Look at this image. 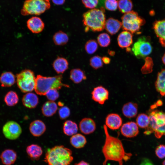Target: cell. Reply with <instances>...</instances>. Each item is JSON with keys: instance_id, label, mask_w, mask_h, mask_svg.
<instances>
[{"instance_id": "cell-37", "label": "cell", "mask_w": 165, "mask_h": 165, "mask_svg": "<svg viewBox=\"0 0 165 165\" xmlns=\"http://www.w3.org/2000/svg\"><path fill=\"white\" fill-rule=\"evenodd\" d=\"M90 64L92 68L97 69L103 67V62L102 57L98 55L92 57L90 60Z\"/></svg>"}, {"instance_id": "cell-15", "label": "cell", "mask_w": 165, "mask_h": 165, "mask_svg": "<svg viewBox=\"0 0 165 165\" xmlns=\"http://www.w3.org/2000/svg\"><path fill=\"white\" fill-rule=\"evenodd\" d=\"M153 29L161 45L165 47V19L155 21Z\"/></svg>"}, {"instance_id": "cell-22", "label": "cell", "mask_w": 165, "mask_h": 165, "mask_svg": "<svg viewBox=\"0 0 165 165\" xmlns=\"http://www.w3.org/2000/svg\"><path fill=\"white\" fill-rule=\"evenodd\" d=\"M22 102L24 105L28 108H34L38 104V98L34 93H27L23 96Z\"/></svg>"}, {"instance_id": "cell-19", "label": "cell", "mask_w": 165, "mask_h": 165, "mask_svg": "<svg viewBox=\"0 0 165 165\" xmlns=\"http://www.w3.org/2000/svg\"><path fill=\"white\" fill-rule=\"evenodd\" d=\"M122 25V23L119 20L110 18L106 20L105 28L109 34L113 35L119 31Z\"/></svg>"}, {"instance_id": "cell-29", "label": "cell", "mask_w": 165, "mask_h": 165, "mask_svg": "<svg viewBox=\"0 0 165 165\" xmlns=\"http://www.w3.org/2000/svg\"><path fill=\"white\" fill-rule=\"evenodd\" d=\"M70 79L74 83L78 84L86 79L83 71L79 68L72 69L70 72Z\"/></svg>"}, {"instance_id": "cell-39", "label": "cell", "mask_w": 165, "mask_h": 165, "mask_svg": "<svg viewBox=\"0 0 165 165\" xmlns=\"http://www.w3.org/2000/svg\"><path fill=\"white\" fill-rule=\"evenodd\" d=\"M57 90L56 89H50L48 91L45 95L50 101H55L59 96Z\"/></svg>"}, {"instance_id": "cell-48", "label": "cell", "mask_w": 165, "mask_h": 165, "mask_svg": "<svg viewBox=\"0 0 165 165\" xmlns=\"http://www.w3.org/2000/svg\"><path fill=\"white\" fill-rule=\"evenodd\" d=\"M108 52L110 55L111 56H114L115 54V52L113 51L109 50Z\"/></svg>"}, {"instance_id": "cell-6", "label": "cell", "mask_w": 165, "mask_h": 165, "mask_svg": "<svg viewBox=\"0 0 165 165\" xmlns=\"http://www.w3.org/2000/svg\"><path fill=\"white\" fill-rule=\"evenodd\" d=\"M122 27L124 31L132 34H138L145 20L134 11L124 14L121 17Z\"/></svg>"}, {"instance_id": "cell-25", "label": "cell", "mask_w": 165, "mask_h": 165, "mask_svg": "<svg viewBox=\"0 0 165 165\" xmlns=\"http://www.w3.org/2000/svg\"><path fill=\"white\" fill-rule=\"evenodd\" d=\"M27 153L29 157L33 160H38L42 155L43 151L39 145L32 144L28 146L26 149Z\"/></svg>"}, {"instance_id": "cell-8", "label": "cell", "mask_w": 165, "mask_h": 165, "mask_svg": "<svg viewBox=\"0 0 165 165\" xmlns=\"http://www.w3.org/2000/svg\"><path fill=\"white\" fill-rule=\"evenodd\" d=\"M36 78L31 70H22L16 75V81L18 87L24 93L32 91L35 89Z\"/></svg>"}, {"instance_id": "cell-44", "label": "cell", "mask_w": 165, "mask_h": 165, "mask_svg": "<svg viewBox=\"0 0 165 165\" xmlns=\"http://www.w3.org/2000/svg\"><path fill=\"white\" fill-rule=\"evenodd\" d=\"M102 60L103 62L105 64H109L111 61L110 58L107 57H102Z\"/></svg>"}, {"instance_id": "cell-45", "label": "cell", "mask_w": 165, "mask_h": 165, "mask_svg": "<svg viewBox=\"0 0 165 165\" xmlns=\"http://www.w3.org/2000/svg\"><path fill=\"white\" fill-rule=\"evenodd\" d=\"M54 4L57 5H61L63 4L65 2V0H52Z\"/></svg>"}, {"instance_id": "cell-38", "label": "cell", "mask_w": 165, "mask_h": 165, "mask_svg": "<svg viewBox=\"0 0 165 165\" xmlns=\"http://www.w3.org/2000/svg\"><path fill=\"white\" fill-rule=\"evenodd\" d=\"M104 6L108 10L115 11L118 7V1L117 0H105Z\"/></svg>"}, {"instance_id": "cell-40", "label": "cell", "mask_w": 165, "mask_h": 165, "mask_svg": "<svg viewBox=\"0 0 165 165\" xmlns=\"http://www.w3.org/2000/svg\"><path fill=\"white\" fill-rule=\"evenodd\" d=\"M58 113L60 119H64L70 116V111L68 107L64 106L59 108Z\"/></svg>"}, {"instance_id": "cell-16", "label": "cell", "mask_w": 165, "mask_h": 165, "mask_svg": "<svg viewBox=\"0 0 165 165\" xmlns=\"http://www.w3.org/2000/svg\"><path fill=\"white\" fill-rule=\"evenodd\" d=\"M28 28L33 33H38L44 28L45 25L42 19L39 17L33 16L27 21Z\"/></svg>"}, {"instance_id": "cell-43", "label": "cell", "mask_w": 165, "mask_h": 165, "mask_svg": "<svg viewBox=\"0 0 165 165\" xmlns=\"http://www.w3.org/2000/svg\"><path fill=\"white\" fill-rule=\"evenodd\" d=\"M139 165H154L152 162L147 158L144 159Z\"/></svg>"}, {"instance_id": "cell-13", "label": "cell", "mask_w": 165, "mask_h": 165, "mask_svg": "<svg viewBox=\"0 0 165 165\" xmlns=\"http://www.w3.org/2000/svg\"><path fill=\"white\" fill-rule=\"evenodd\" d=\"M122 118L118 114L111 113L106 116L105 119V125L107 128L112 130H117L122 125Z\"/></svg>"}, {"instance_id": "cell-32", "label": "cell", "mask_w": 165, "mask_h": 165, "mask_svg": "<svg viewBox=\"0 0 165 165\" xmlns=\"http://www.w3.org/2000/svg\"><path fill=\"white\" fill-rule=\"evenodd\" d=\"M4 101L7 106H13L18 103L19 97L15 92L11 90L6 94L4 98Z\"/></svg>"}, {"instance_id": "cell-23", "label": "cell", "mask_w": 165, "mask_h": 165, "mask_svg": "<svg viewBox=\"0 0 165 165\" xmlns=\"http://www.w3.org/2000/svg\"><path fill=\"white\" fill-rule=\"evenodd\" d=\"M155 86L157 91L165 97V69H162L158 73Z\"/></svg>"}, {"instance_id": "cell-12", "label": "cell", "mask_w": 165, "mask_h": 165, "mask_svg": "<svg viewBox=\"0 0 165 165\" xmlns=\"http://www.w3.org/2000/svg\"><path fill=\"white\" fill-rule=\"evenodd\" d=\"M120 132L124 136L131 138L137 135L139 131L137 123L134 122L130 121L122 125L120 128Z\"/></svg>"}, {"instance_id": "cell-36", "label": "cell", "mask_w": 165, "mask_h": 165, "mask_svg": "<svg viewBox=\"0 0 165 165\" xmlns=\"http://www.w3.org/2000/svg\"><path fill=\"white\" fill-rule=\"evenodd\" d=\"M98 47L97 42L95 40L91 39L87 41L85 45V49L89 54H92L97 50Z\"/></svg>"}, {"instance_id": "cell-7", "label": "cell", "mask_w": 165, "mask_h": 165, "mask_svg": "<svg viewBox=\"0 0 165 165\" xmlns=\"http://www.w3.org/2000/svg\"><path fill=\"white\" fill-rule=\"evenodd\" d=\"M50 0H26L21 13L23 16L40 15L50 7Z\"/></svg>"}, {"instance_id": "cell-10", "label": "cell", "mask_w": 165, "mask_h": 165, "mask_svg": "<svg viewBox=\"0 0 165 165\" xmlns=\"http://www.w3.org/2000/svg\"><path fill=\"white\" fill-rule=\"evenodd\" d=\"M22 132L20 125L16 122L10 121L7 122L2 128V132L5 137L11 140L16 139Z\"/></svg>"}, {"instance_id": "cell-31", "label": "cell", "mask_w": 165, "mask_h": 165, "mask_svg": "<svg viewBox=\"0 0 165 165\" xmlns=\"http://www.w3.org/2000/svg\"><path fill=\"white\" fill-rule=\"evenodd\" d=\"M69 38L65 32L60 31L56 32L53 37V40L55 44L58 46L66 44L68 42Z\"/></svg>"}, {"instance_id": "cell-46", "label": "cell", "mask_w": 165, "mask_h": 165, "mask_svg": "<svg viewBox=\"0 0 165 165\" xmlns=\"http://www.w3.org/2000/svg\"><path fill=\"white\" fill-rule=\"evenodd\" d=\"M75 165H90L87 162L83 160L75 164Z\"/></svg>"}, {"instance_id": "cell-34", "label": "cell", "mask_w": 165, "mask_h": 165, "mask_svg": "<svg viewBox=\"0 0 165 165\" xmlns=\"http://www.w3.org/2000/svg\"><path fill=\"white\" fill-rule=\"evenodd\" d=\"M136 123L138 126L142 128H147L149 123V116L144 113H141L137 116Z\"/></svg>"}, {"instance_id": "cell-49", "label": "cell", "mask_w": 165, "mask_h": 165, "mask_svg": "<svg viewBox=\"0 0 165 165\" xmlns=\"http://www.w3.org/2000/svg\"><path fill=\"white\" fill-rule=\"evenodd\" d=\"M162 61L163 63L165 65V53H164L162 57Z\"/></svg>"}, {"instance_id": "cell-20", "label": "cell", "mask_w": 165, "mask_h": 165, "mask_svg": "<svg viewBox=\"0 0 165 165\" xmlns=\"http://www.w3.org/2000/svg\"><path fill=\"white\" fill-rule=\"evenodd\" d=\"M17 157L16 152L11 149H7L1 153L0 158L2 163L5 165H12L16 161Z\"/></svg>"}, {"instance_id": "cell-3", "label": "cell", "mask_w": 165, "mask_h": 165, "mask_svg": "<svg viewBox=\"0 0 165 165\" xmlns=\"http://www.w3.org/2000/svg\"><path fill=\"white\" fill-rule=\"evenodd\" d=\"M72 152L63 145L48 149L44 158L48 165H70L73 160Z\"/></svg>"}, {"instance_id": "cell-33", "label": "cell", "mask_w": 165, "mask_h": 165, "mask_svg": "<svg viewBox=\"0 0 165 165\" xmlns=\"http://www.w3.org/2000/svg\"><path fill=\"white\" fill-rule=\"evenodd\" d=\"M133 7L131 0H119L118 1V8L122 13L125 14L131 11Z\"/></svg>"}, {"instance_id": "cell-21", "label": "cell", "mask_w": 165, "mask_h": 165, "mask_svg": "<svg viewBox=\"0 0 165 165\" xmlns=\"http://www.w3.org/2000/svg\"><path fill=\"white\" fill-rule=\"evenodd\" d=\"M122 111L125 117L129 118L134 117L138 113V105L131 102H128L123 105Z\"/></svg>"}, {"instance_id": "cell-50", "label": "cell", "mask_w": 165, "mask_h": 165, "mask_svg": "<svg viewBox=\"0 0 165 165\" xmlns=\"http://www.w3.org/2000/svg\"><path fill=\"white\" fill-rule=\"evenodd\" d=\"M163 165H165V160L163 162Z\"/></svg>"}, {"instance_id": "cell-4", "label": "cell", "mask_w": 165, "mask_h": 165, "mask_svg": "<svg viewBox=\"0 0 165 165\" xmlns=\"http://www.w3.org/2000/svg\"><path fill=\"white\" fill-rule=\"evenodd\" d=\"M61 75L53 77H46L38 75L36 78L35 90L40 95H45L49 90H58L63 86L68 87L69 86L63 83Z\"/></svg>"}, {"instance_id": "cell-5", "label": "cell", "mask_w": 165, "mask_h": 165, "mask_svg": "<svg viewBox=\"0 0 165 165\" xmlns=\"http://www.w3.org/2000/svg\"><path fill=\"white\" fill-rule=\"evenodd\" d=\"M149 123L144 134L146 135L154 132L156 137L160 138L165 135V112L154 110L149 114Z\"/></svg>"}, {"instance_id": "cell-42", "label": "cell", "mask_w": 165, "mask_h": 165, "mask_svg": "<svg viewBox=\"0 0 165 165\" xmlns=\"http://www.w3.org/2000/svg\"><path fill=\"white\" fill-rule=\"evenodd\" d=\"M156 156L160 159L165 157V145H160L158 146L155 150Z\"/></svg>"}, {"instance_id": "cell-9", "label": "cell", "mask_w": 165, "mask_h": 165, "mask_svg": "<svg viewBox=\"0 0 165 165\" xmlns=\"http://www.w3.org/2000/svg\"><path fill=\"white\" fill-rule=\"evenodd\" d=\"M132 51L136 57L141 59L145 57L151 53L152 47L148 38L141 36L134 43Z\"/></svg>"}, {"instance_id": "cell-41", "label": "cell", "mask_w": 165, "mask_h": 165, "mask_svg": "<svg viewBox=\"0 0 165 165\" xmlns=\"http://www.w3.org/2000/svg\"><path fill=\"white\" fill-rule=\"evenodd\" d=\"M82 2L86 7L92 9L97 6L99 0H82Z\"/></svg>"}, {"instance_id": "cell-26", "label": "cell", "mask_w": 165, "mask_h": 165, "mask_svg": "<svg viewBox=\"0 0 165 165\" xmlns=\"http://www.w3.org/2000/svg\"><path fill=\"white\" fill-rule=\"evenodd\" d=\"M53 66L57 73H63L68 69V63L65 58L58 57L53 61Z\"/></svg>"}, {"instance_id": "cell-35", "label": "cell", "mask_w": 165, "mask_h": 165, "mask_svg": "<svg viewBox=\"0 0 165 165\" xmlns=\"http://www.w3.org/2000/svg\"><path fill=\"white\" fill-rule=\"evenodd\" d=\"M97 41L101 46L103 47H106L110 43V37L108 34L103 33L98 35L97 37Z\"/></svg>"}, {"instance_id": "cell-47", "label": "cell", "mask_w": 165, "mask_h": 165, "mask_svg": "<svg viewBox=\"0 0 165 165\" xmlns=\"http://www.w3.org/2000/svg\"><path fill=\"white\" fill-rule=\"evenodd\" d=\"M162 104L163 102L162 101L160 100H158L156 102V104L157 106H160L162 105Z\"/></svg>"}, {"instance_id": "cell-18", "label": "cell", "mask_w": 165, "mask_h": 165, "mask_svg": "<svg viewBox=\"0 0 165 165\" xmlns=\"http://www.w3.org/2000/svg\"><path fill=\"white\" fill-rule=\"evenodd\" d=\"M117 42L120 48H129L133 43L132 34L127 31H123L118 36Z\"/></svg>"}, {"instance_id": "cell-11", "label": "cell", "mask_w": 165, "mask_h": 165, "mask_svg": "<svg viewBox=\"0 0 165 165\" xmlns=\"http://www.w3.org/2000/svg\"><path fill=\"white\" fill-rule=\"evenodd\" d=\"M91 94L92 99L94 101L102 105L108 99L109 92L105 88L99 86L94 88Z\"/></svg>"}, {"instance_id": "cell-2", "label": "cell", "mask_w": 165, "mask_h": 165, "mask_svg": "<svg viewBox=\"0 0 165 165\" xmlns=\"http://www.w3.org/2000/svg\"><path fill=\"white\" fill-rule=\"evenodd\" d=\"M105 11L102 7L91 9L83 14L82 22L86 32L89 31H101L105 28L106 21Z\"/></svg>"}, {"instance_id": "cell-27", "label": "cell", "mask_w": 165, "mask_h": 165, "mask_svg": "<svg viewBox=\"0 0 165 165\" xmlns=\"http://www.w3.org/2000/svg\"><path fill=\"white\" fill-rule=\"evenodd\" d=\"M57 108L56 103L53 101H50L44 104L42 108V112L44 116L50 117L56 113Z\"/></svg>"}, {"instance_id": "cell-1", "label": "cell", "mask_w": 165, "mask_h": 165, "mask_svg": "<svg viewBox=\"0 0 165 165\" xmlns=\"http://www.w3.org/2000/svg\"><path fill=\"white\" fill-rule=\"evenodd\" d=\"M103 128L105 139L102 148L105 158L103 165H106L108 161L109 160L117 162L119 165H123V160H128L131 154L125 152L122 143L119 138L110 135L108 128L105 124Z\"/></svg>"}, {"instance_id": "cell-17", "label": "cell", "mask_w": 165, "mask_h": 165, "mask_svg": "<svg viewBox=\"0 0 165 165\" xmlns=\"http://www.w3.org/2000/svg\"><path fill=\"white\" fill-rule=\"evenodd\" d=\"M31 133L34 136L39 137L45 131L46 126L43 122L40 120H35L31 123L29 126Z\"/></svg>"}, {"instance_id": "cell-28", "label": "cell", "mask_w": 165, "mask_h": 165, "mask_svg": "<svg viewBox=\"0 0 165 165\" xmlns=\"http://www.w3.org/2000/svg\"><path fill=\"white\" fill-rule=\"evenodd\" d=\"M87 141L86 137L80 134H76L71 137L70 143L74 148H80L84 147Z\"/></svg>"}, {"instance_id": "cell-30", "label": "cell", "mask_w": 165, "mask_h": 165, "mask_svg": "<svg viewBox=\"0 0 165 165\" xmlns=\"http://www.w3.org/2000/svg\"><path fill=\"white\" fill-rule=\"evenodd\" d=\"M78 131V126L75 122L71 120H67L64 123L63 131L65 135L72 136L76 134Z\"/></svg>"}, {"instance_id": "cell-14", "label": "cell", "mask_w": 165, "mask_h": 165, "mask_svg": "<svg viewBox=\"0 0 165 165\" xmlns=\"http://www.w3.org/2000/svg\"><path fill=\"white\" fill-rule=\"evenodd\" d=\"M80 131L85 134H89L93 133L96 129V124L95 121L90 118H84L79 123Z\"/></svg>"}, {"instance_id": "cell-24", "label": "cell", "mask_w": 165, "mask_h": 165, "mask_svg": "<svg viewBox=\"0 0 165 165\" xmlns=\"http://www.w3.org/2000/svg\"><path fill=\"white\" fill-rule=\"evenodd\" d=\"M15 82V76L11 72H4L0 76V83L2 87H10L13 85Z\"/></svg>"}]
</instances>
